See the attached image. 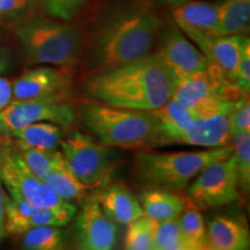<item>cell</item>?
Wrapping results in <instances>:
<instances>
[{
  "label": "cell",
  "mask_w": 250,
  "mask_h": 250,
  "mask_svg": "<svg viewBox=\"0 0 250 250\" xmlns=\"http://www.w3.org/2000/svg\"><path fill=\"white\" fill-rule=\"evenodd\" d=\"M179 78L155 54L87 74L83 89L90 101L152 111L173 98Z\"/></svg>",
  "instance_id": "cell-1"
},
{
  "label": "cell",
  "mask_w": 250,
  "mask_h": 250,
  "mask_svg": "<svg viewBox=\"0 0 250 250\" xmlns=\"http://www.w3.org/2000/svg\"><path fill=\"white\" fill-rule=\"evenodd\" d=\"M161 19L144 2H129L103 15L85 50L86 73L120 66L152 54L161 30Z\"/></svg>",
  "instance_id": "cell-2"
},
{
  "label": "cell",
  "mask_w": 250,
  "mask_h": 250,
  "mask_svg": "<svg viewBox=\"0 0 250 250\" xmlns=\"http://www.w3.org/2000/svg\"><path fill=\"white\" fill-rule=\"evenodd\" d=\"M81 118L87 129L108 147L140 151L161 146L151 111L90 101L81 108Z\"/></svg>",
  "instance_id": "cell-3"
},
{
  "label": "cell",
  "mask_w": 250,
  "mask_h": 250,
  "mask_svg": "<svg viewBox=\"0 0 250 250\" xmlns=\"http://www.w3.org/2000/svg\"><path fill=\"white\" fill-rule=\"evenodd\" d=\"M15 35L33 64L70 68L83 59L86 42L74 24L30 19L15 27Z\"/></svg>",
  "instance_id": "cell-4"
},
{
  "label": "cell",
  "mask_w": 250,
  "mask_h": 250,
  "mask_svg": "<svg viewBox=\"0 0 250 250\" xmlns=\"http://www.w3.org/2000/svg\"><path fill=\"white\" fill-rule=\"evenodd\" d=\"M232 152L230 144L198 152L158 153L140 149L134 155V174L147 187L183 190L206 166L229 158Z\"/></svg>",
  "instance_id": "cell-5"
},
{
  "label": "cell",
  "mask_w": 250,
  "mask_h": 250,
  "mask_svg": "<svg viewBox=\"0 0 250 250\" xmlns=\"http://www.w3.org/2000/svg\"><path fill=\"white\" fill-rule=\"evenodd\" d=\"M61 147L77 179L89 190L101 189L110 182L115 168L110 147L81 132L62 140Z\"/></svg>",
  "instance_id": "cell-6"
},
{
  "label": "cell",
  "mask_w": 250,
  "mask_h": 250,
  "mask_svg": "<svg viewBox=\"0 0 250 250\" xmlns=\"http://www.w3.org/2000/svg\"><path fill=\"white\" fill-rule=\"evenodd\" d=\"M0 180L8 190L11 198H24L37 208H64L73 202H67L33 174L18 148L0 149Z\"/></svg>",
  "instance_id": "cell-7"
},
{
  "label": "cell",
  "mask_w": 250,
  "mask_h": 250,
  "mask_svg": "<svg viewBox=\"0 0 250 250\" xmlns=\"http://www.w3.org/2000/svg\"><path fill=\"white\" fill-rule=\"evenodd\" d=\"M74 116L73 108L65 100L64 93L28 100H12L0 111V134L11 136L14 131L41 121L67 127L73 123Z\"/></svg>",
  "instance_id": "cell-8"
},
{
  "label": "cell",
  "mask_w": 250,
  "mask_h": 250,
  "mask_svg": "<svg viewBox=\"0 0 250 250\" xmlns=\"http://www.w3.org/2000/svg\"><path fill=\"white\" fill-rule=\"evenodd\" d=\"M188 196L201 210L236 202L240 188L233 156L206 166L188 186Z\"/></svg>",
  "instance_id": "cell-9"
},
{
  "label": "cell",
  "mask_w": 250,
  "mask_h": 250,
  "mask_svg": "<svg viewBox=\"0 0 250 250\" xmlns=\"http://www.w3.org/2000/svg\"><path fill=\"white\" fill-rule=\"evenodd\" d=\"M240 100L233 101L224 98H213L199 103L192 109L196 115L195 122L184 134L181 144L206 148L223 147L230 144V118Z\"/></svg>",
  "instance_id": "cell-10"
},
{
  "label": "cell",
  "mask_w": 250,
  "mask_h": 250,
  "mask_svg": "<svg viewBox=\"0 0 250 250\" xmlns=\"http://www.w3.org/2000/svg\"><path fill=\"white\" fill-rule=\"evenodd\" d=\"M246 94L248 93L225 77L217 66L208 64L204 70L180 79L173 99L193 109L208 99L224 98L237 101L247 96Z\"/></svg>",
  "instance_id": "cell-11"
},
{
  "label": "cell",
  "mask_w": 250,
  "mask_h": 250,
  "mask_svg": "<svg viewBox=\"0 0 250 250\" xmlns=\"http://www.w3.org/2000/svg\"><path fill=\"white\" fill-rule=\"evenodd\" d=\"M159 45L154 54L182 79L190 74L204 70L210 62L205 55L177 28L169 24L160 30L158 36Z\"/></svg>",
  "instance_id": "cell-12"
},
{
  "label": "cell",
  "mask_w": 250,
  "mask_h": 250,
  "mask_svg": "<svg viewBox=\"0 0 250 250\" xmlns=\"http://www.w3.org/2000/svg\"><path fill=\"white\" fill-rule=\"evenodd\" d=\"M77 218V240L80 249L110 250L116 245L117 224L103 212L95 195L86 196Z\"/></svg>",
  "instance_id": "cell-13"
},
{
  "label": "cell",
  "mask_w": 250,
  "mask_h": 250,
  "mask_svg": "<svg viewBox=\"0 0 250 250\" xmlns=\"http://www.w3.org/2000/svg\"><path fill=\"white\" fill-rule=\"evenodd\" d=\"M173 19L177 28L197 48L208 40L220 36L217 4L189 0L174 6Z\"/></svg>",
  "instance_id": "cell-14"
},
{
  "label": "cell",
  "mask_w": 250,
  "mask_h": 250,
  "mask_svg": "<svg viewBox=\"0 0 250 250\" xmlns=\"http://www.w3.org/2000/svg\"><path fill=\"white\" fill-rule=\"evenodd\" d=\"M71 78L61 68L42 66L28 70L12 85L13 100H28L64 93Z\"/></svg>",
  "instance_id": "cell-15"
},
{
  "label": "cell",
  "mask_w": 250,
  "mask_h": 250,
  "mask_svg": "<svg viewBox=\"0 0 250 250\" xmlns=\"http://www.w3.org/2000/svg\"><path fill=\"white\" fill-rule=\"evenodd\" d=\"M161 146L181 144L195 122V111L171 98L160 108L151 111Z\"/></svg>",
  "instance_id": "cell-16"
},
{
  "label": "cell",
  "mask_w": 250,
  "mask_h": 250,
  "mask_svg": "<svg viewBox=\"0 0 250 250\" xmlns=\"http://www.w3.org/2000/svg\"><path fill=\"white\" fill-rule=\"evenodd\" d=\"M99 190L95 196L100 206L116 224L127 225L144 215L138 198L124 184L109 182Z\"/></svg>",
  "instance_id": "cell-17"
},
{
  "label": "cell",
  "mask_w": 250,
  "mask_h": 250,
  "mask_svg": "<svg viewBox=\"0 0 250 250\" xmlns=\"http://www.w3.org/2000/svg\"><path fill=\"white\" fill-rule=\"evenodd\" d=\"M208 248L212 250H246L250 246V234L245 221L218 215L206 227Z\"/></svg>",
  "instance_id": "cell-18"
},
{
  "label": "cell",
  "mask_w": 250,
  "mask_h": 250,
  "mask_svg": "<svg viewBox=\"0 0 250 250\" xmlns=\"http://www.w3.org/2000/svg\"><path fill=\"white\" fill-rule=\"evenodd\" d=\"M246 35H220L208 40L198 46L210 64H213L225 77L234 81L236 67L241 58Z\"/></svg>",
  "instance_id": "cell-19"
},
{
  "label": "cell",
  "mask_w": 250,
  "mask_h": 250,
  "mask_svg": "<svg viewBox=\"0 0 250 250\" xmlns=\"http://www.w3.org/2000/svg\"><path fill=\"white\" fill-rule=\"evenodd\" d=\"M138 201L146 217L155 221H166L177 219L182 213L186 199L171 192V190L151 187L139 191Z\"/></svg>",
  "instance_id": "cell-20"
},
{
  "label": "cell",
  "mask_w": 250,
  "mask_h": 250,
  "mask_svg": "<svg viewBox=\"0 0 250 250\" xmlns=\"http://www.w3.org/2000/svg\"><path fill=\"white\" fill-rule=\"evenodd\" d=\"M43 181L61 198L67 202H81L89 189L83 186L68 166L64 154L58 149L54 153V164Z\"/></svg>",
  "instance_id": "cell-21"
},
{
  "label": "cell",
  "mask_w": 250,
  "mask_h": 250,
  "mask_svg": "<svg viewBox=\"0 0 250 250\" xmlns=\"http://www.w3.org/2000/svg\"><path fill=\"white\" fill-rule=\"evenodd\" d=\"M62 134V126L58 124L49 121H41L14 131L11 137L15 138V143L19 146L52 153L57 151L61 146Z\"/></svg>",
  "instance_id": "cell-22"
},
{
  "label": "cell",
  "mask_w": 250,
  "mask_h": 250,
  "mask_svg": "<svg viewBox=\"0 0 250 250\" xmlns=\"http://www.w3.org/2000/svg\"><path fill=\"white\" fill-rule=\"evenodd\" d=\"M220 35H246L250 24V0H221L217 4Z\"/></svg>",
  "instance_id": "cell-23"
},
{
  "label": "cell",
  "mask_w": 250,
  "mask_h": 250,
  "mask_svg": "<svg viewBox=\"0 0 250 250\" xmlns=\"http://www.w3.org/2000/svg\"><path fill=\"white\" fill-rule=\"evenodd\" d=\"M177 220L188 250L208 249L204 217L198 206L190 199L187 201Z\"/></svg>",
  "instance_id": "cell-24"
},
{
  "label": "cell",
  "mask_w": 250,
  "mask_h": 250,
  "mask_svg": "<svg viewBox=\"0 0 250 250\" xmlns=\"http://www.w3.org/2000/svg\"><path fill=\"white\" fill-rule=\"evenodd\" d=\"M37 206L24 198H8L6 204L5 232L9 235H22L30 229V220Z\"/></svg>",
  "instance_id": "cell-25"
},
{
  "label": "cell",
  "mask_w": 250,
  "mask_h": 250,
  "mask_svg": "<svg viewBox=\"0 0 250 250\" xmlns=\"http://www.w3.org/2000/svg\"><path fill=\"white\" fill-rule=\"evenodd\" d=\"M230 145L235 164L240 191H249L250 188V131H241L232 134Z\"/></svg>",
  "instance_id": "cell-26"
},
{
  "label": "cell",
  "mask_w": 250,
  "mask_h": 250,
  "mask_svg": "<svg viewBox=\"0 0 250 250\" xmlns=\"http://www.w3.org/2000/svg\"><path fill=\"white\" fill-rule=\"evenodd\" d=\"M158 221L142 215L127 224L124 248L127 250H154V232Z\"/></svg>",
  "instance_id": "cell-27"
},
{
  "label": "cell",
  "mask_w": 250,
  "mask_h": 250,
  "mask_svg": "<svg viewBox=\"0 0 250 250\" xmlns=\"http://www.w3.org/2000/svg\"><path fill=\"white\" fill-rule=\"evenodd\" d=\"M22 235V247L28 250H58L64 245L62 230L56 226H37Z\"/></svg>",
  "instance_id": "cell-28"
},
{
  "label": "cell",
  "mask_w": 250,
  "mask_h": 250,
  "mask_svg": "<svg viewBox=\"0 0 250 250\" xmlns=\"http://www.w3.org/2000/svg\"><path fill=\"white\" fill-rule=\"evenodd\" d=\"M154 250H188L177 219L156 223Z\"/></svg>",
  "instance_id": "cell-29"
},
{
  "label": "cell",
  "mask_w": 250,
  "mask_h": 250,
  "mask_svg": "<svg viewBox=\"0 0 250 250\" xmlns=\"http://www.w3.org/2000/svg\"><path fill=\"white\" fill-rule=\"evenodd\" d=\"M17 148L27 167L33 171V174H35L39 179L43 181L46 174L51 169L52 164H54V153L56 151L52 153H45L19 145H17Z\"/></svg>",
  "instance_id": "cell-30"
},
{
  "label": "cell",
  "mask_w": 250,
  "mask_h": 250,
  "mask_svg": "<svg viewBox=\"0 0 250 250\" xmlns=\"http://www.w3.org/2000/svg\"><path fill=\"white\" fill-rule=\"evenodd\" d=\"M87 0H42L44 11L52 18L70 21L79 13Z\"/></svg>",
  "instance_id": "cell-31"
},
{
  "label": "cell",
  "mask_w": 250,
  "mask_h": 250,
  "mask_svg": "<svg viewBox=\"0 0 250 250\" xmlns=\"http://www.w3.org/2000/svg\"><path fill=\"white\" fill-rule=\"evenodd\" d=\"M234 83L246 93L250 88V42L247 37L242 46L241 58L237 65L235 74H234Z\"/></svg>",
  "instance_id": "cell-32"
},
{
  "label": "cell",
  "mask_w": 250,
  "mask_h": 250,
  "mask_svg": "<svg viewBox=\"0 0 250 250\" xmlns=\"http://www.w3.org/2000/svg\"><path fill=\"white\" fill-rule=\"evenodd\" d=\"M230 131L232 134L241 131H250V104L248 96L240 100L233 110L230 118Z\"/></svg>",
  "instance_id": "cell-33"
},
{
  "label": "cell",
  "mask_w": 250,
  "mask_h": 250,
  "mask_svg": "<svg viewBox=\"0 0 250 250\" xmlns=\"http://www.w3.org/2000/svg\"><path fill=\"white\" fill-rule=\"evenodd\" d=\"M29 0H0V19L12 17L26 8Z\"/></svg>",
  "instance_id": "cell-34"
},
{
  "label": "cell",
  "mask_w": 250,
  "mask_h": 250,
  "mask_svg": "<svg viewBox=\"0 0 250 250\" xmlns=\"http://www.w3.org/2000/svg\"><path fill=\"white\" fill-rule=\"evenodd\" d=\"M12 100H13V93H12L11 81L0 77V111L7 107Z\"/></svg>",
  "instance_id": "cell-35"
},
{
  "label": "cell",
  "mask_w": 250,
  "mask_h": 250,
  "mask_svg": "<svg viewBox=\"0 0 250 250\" xmlns=\"http://www.w3.org/2000/svg\"><path fill=\"white\" fill-rule=\"evenodd\" d=\"M8 197L6 195L4 184L0 180V241L6 235L5 232V215H6V204H7Z\"/></svg>",
  "instance_id": "cell-36"
},
{
  "label": "cell",
  "mask_w": 250,
  "mask_h": 250,
  "mask_svg": "<svg viewBox=\"0 0 250 250\" xmlns=\"http://www.w3.org/2000/svg\"><path fill=\"white\" fill-rule=\"evenodd\" d=\"M9 64H11V57L8 51L4 48H0V74L7 71Z\"/></svg>",
  "instance_id": "cell-37"
},
{
  "label": "cell",
  "mask_w": 250,
  "mask_h": 250,
  "mask_svg": "<svg viewBox=\"0 0 250 250\" xmlns=\"http://www.w3.org/2000/svg\"><path fill=\"white\" fill-rule=\"evenodd\" d=\"M161 2H164L166 5H170V6H177L180 4H183V2L189 1V0H160Z\"/></svg>",
  "instance_id": "cell-38"
}]
</instances>
